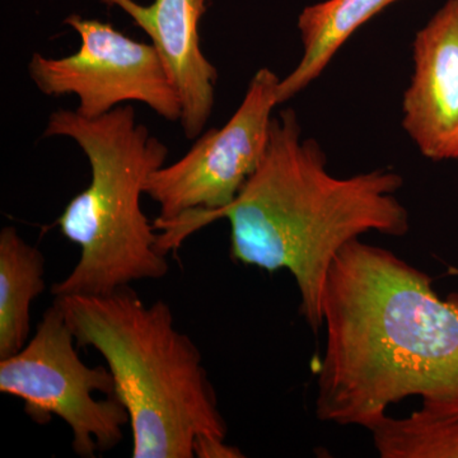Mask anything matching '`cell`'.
I'll return each mask as SVG.
<instances>
[{
  "label": "cell",
  "instance_id": "obj_13",
  "mask_svg": "<svg viewBox=\"0 0 458 458\" xmlns=\"http://www.w3.org/2000/svg\"><path fill=\"white\" fill-rule=\"evenodd\" d=\"M195 457L199 458H240L242 452L225 443L219 437H199L194 445Z\"/></svg>",
  "mask_w": 458,
  "mask_h": 458
},
{
  "label": "cell",
  "instance_id": "obj_6",
  "mask_svg": "<svg viewBox=\"0 0 458 458\" xmlns=\"http://www.w3.org/2000/svg\"><path fill=\"white\" fill-rule=\"evenodd\" d=\"M77 346L54 302L25 348L0 360V393L22 400L26 414L38 424L62 419L71 428L74 454L95 458L120 445L131 418L114 397L110 369L87 366Z\"/></svg>",
  "mask_w": 458,
  "mask_h": 458
},
{
  "label": "cell",
  "instance_id": "obj_11",
  "mask_svg": "<svg viewBox=\"0 0 458 458\" xmlns=\"http://www.w3.org/2000/svg\"><path fill=\"white\" fill-rule=\"evenodd\" d=\"M45 258L14 227L0 231V360L22 351L31 331V304L45 292Z\"/></svg>",
  "mask_w": 458,
  "mask_h": 458
},
{
  "label": "cell",
  "instance_id": "obj_12",
  "mask_svg": "<svg viewBox=\"0 0 458 458\" xmlns=\"http://www.w3.org/2000/svg\"><path fill=\"white\" fill-rule=\"evenodd\" d=\"M369 432L382 458H458V414L421 408L408 417L386 415Z\"/></svg>",
  "mask_w": 458,
  "mask_h": 458
},
{
  "label": "cell",
  "instance_id": "obj_4",
  "mask_svg": "<svg viewBox=\"0 0 458 458\" xmlns=\"http://www.w3.org/2000/svg\"><path fill=\"white\" fill-rule=\"evenodd\" d=\"M44 137L73 140L90 165L89 185L55 222L60 233L80 246L81 258L51 286V294H106L134 282L165 278L170 264L141 208L148 177L167 161L170 150L164 141L138 122L131 105L98 119L54 111Z\"/></svg>",
  "mask_w": 458,
  "mask_h": 458
},
{
  "label": "cell",
  "instance_id": "obj_7",
  "mask_svg": "<svg viewBox=\"0 0 458 458\" xmlns=\"http://www.w3.org/2000/svg\"><path fill=\"white\" fill-rule=\"evenodd\" d=\"M80 50L63 57L33 54L29 74L49 98L75 96L77 113L98 119L114 108L140 102L167 122H180L179 92L152 44L132 40L108 23L72 14Z\"/></svg>",
  "mask_w": 458,
  "mask_h": 458
},
{
  "label": "cell",
  "instance_id": "obj_9",
  "mask_svg": "<svg viewBox=\"0 0 458 458\" xmlns=\"http://www.w3.org/2000/svg\"><path fill=\"white\" fill-rule=\"evenodd\" d=\"M102 2L122 8L149 36L179 92L183 134L198 140L212 116L218 81V71L201 50L199 33L207 0H155L148 7L134 0Z\"/></svg>",
  "mask_w": 458,
  "mask_h": 458
},
{
  "label": "cell",
  "instance_id": "obj_10",
  "mask_svg": "<svg viewBox=\"0 0 458 458\" xmlns=\"http://www.w3.org/2000/svg\"><path fill=\"white\" fill-rule=\"evenodd\" d=\"M396 2L400 0H325L304 8L297 23L303 45L302 59L280 80L279 105L309 87L352 33Z\"/></svg>",
  "mask_w": 458,
  "mask_h": 458
},
{
  "label": "cell",
  "instance_id": "obj_8",
  "mask_svg": "<svg viewBox=\"0 0 458 458\" xmlns=\"http://www.w3.org/2000/svg\"><path fill=\"white\" fill-rule=\"evenodd\" d=\"M403 126L421 155L458 161V0H447L412 42Z\"/></svg>",
  "mask_w": 458,
  "mask_h": 458
},
{
  "label": "cell",
  "instance_id": "obj_1",
  "mask_svg": "<svg viewBox=\"0 0 458 458\" xmlns=\"http://www.w3.org/2000/svg\"><path fill=\"white\" fill-rule=\"evenodd\" d=\"M322 328L319 420L369 430L411 396L421 408L458 414V295L441 300L424 271L352 241L328 271Z\"/></svg>",
  "mask_w": 458,
  "mask_h": 458
},
{
  "label": "cell",
  "instance_id": "obj_3",
  "mask_svg": "<svg viewBox=\"0 0 458 458\" xmlns=\"http://www.w3.org/2000/svg\"><path fill=\"white\" fill-rule=\"evenodd\" d=\"M54 302L77 345L106 361L131 418L132 458H194L199 437H227L201 352L174 327L170 304H146L131 285Z\"/></svg>",
  "mask_w": 458,
  "mask_h": 458
},
{
  "label": "cell",
  "instance_id": "obj_2",
  "mask_svg": "<svg viewBox=\"0 0 458 458\" xmlns=\"http://www.w3.org/2000/svg\"><path fill=\"white\" fill-rule=\"evenodd\" d=\"M403 185L390 170L334 176L322 148L302 137L297 114L285 108L273 117L260 165L233 203L198 219L188 238L227 219L232 260L291 273L301 316L318 334L328 271L344 247L369 232L408 233L409 213L396 198Z\"/></svg>",
  "mask_w": 458,
  "mask_h": 458
},
{
  "label": "cell",
  "instance_id": "obj_5",
  "mask_svg": "<svg viewBox=\"0 0 458 458\" xmlns=\"http://www.w3.org/2000/svg\"><path fill=\"white\" fill-rule=\"evenodd\" d=\"M280 80L259 69L222 128L201 134L185 156L148 177L144 192L159 207L153 225L162 254L177 251L198 219L233 203L254 174L269 141Z\"/></svg>",
  "mask_w": 458,
  "mask_h": 458
}]
</instances>
